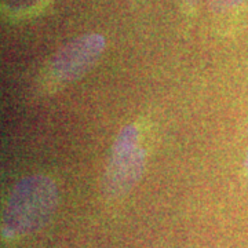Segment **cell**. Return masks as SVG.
<instances>
[{"instance_id":"cell-3","label":"cell","mask_w":248,"mask_h":248,"mask_svg":"<svg viewBox=\"0 0 248 248\" xmlns=\"http://www.w3.org/2000/svg\"><path fill=\"white\" fill-rule=\"evenodd\" d=\"M105 39L98 33H86L61 47L54 54L47 68V76L57 86H65L80 79L97 63L105 50Z\"/></svg>"},{"instance_id":"cell-5","label":"cell","mask_w":248,"mask_h":248,"mask_svg":"<svg viewBox=\"0 0 248 248\" xmlns=\"http://www.w3.org/2000/svg\"><path fill=\"white\" fill-rule=\"evenodd\" d=\"M241 3H244V0H208L211 10L217 11V13H223L228 10L236 9Z\"/></svg>"},{"instance_id":"cell-2","label":"cell","mask_w":248,"mask_h":248,"mask_svg":"<svg viewBox=\"0 0 248 248\" xmlns=\"http://www.w3.org/2000/svg\"><path fill=\"white\" fill-rule=\"evenodd\" d=\"M145 169V151L140 146V131L130 124L116 137L110 151L102 190L107 197H123L138 184Z\"/></svg>"},{"instance_id":"cell-4","label":"cell","mask_w":248,"mask_h":248,"mask_svg":"<svg viewBox=\"0 0 248 248\" xmlns=\"http://www.w3.org/2000/svg\"><path fill=\"white\" fill-rule=\"evenodd\" d=\"M43 1L45 0H3V6L10 13L19 14V13H25L28 10L42 4Z\"/></svg>"},{"instance_id":"cell-7","label":"cell","mask_w":248,"mask_h":248,"mask_svg":"<svg viewBox=\"0 0 248 248\" xmlns=\"http://www.w3.org/2000/svg\"><path fill=\"white\" fill-rule=\"evenodd\" d=\"M246 167H247V174H248V155H247V163H246Z\"/></svg>"},{"instance_id":"cell-1","label":"cell","mask_w":248,"mask_h":248,"mask_svg":"<svg viewBox=\"0 0 248 248\" xmlns=\"http://www.w3.org/2000/svg\"><path fill=\"white\" fill-rule=\"evenodd\" d=\"M58 187L47 175H29L11 189L1 215L7 237H21L43 228L58 205Z\"/></svg>"},{"instance_id":"cell-6","label":"cell","mask_w":248,"mask_h":248,"mask_svg":"<svg viewBox=\"0 0 248 248\" xmlns=\"http://www.w3.org/2000/svg\"><path fill=\"white\" fill-rule=\"evenodd\" d=\"M184 1L186 3V6H189V7H195L199 0H184Z\"/></svg>"}]
</instances>
